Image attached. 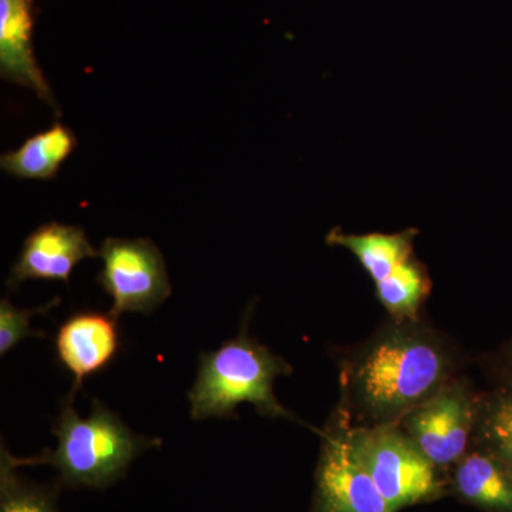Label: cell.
<instances>
[{"mask_svg": "<svg viewBox=\"0 0 512 512\" xmlns=\"http://www.w3.org/2000/svg\"><path fill=\"white\" fill-rule=\"evenodd\" d=\"M57 303H60V298H55L39 308L19 309L8 298H3L0 302V356L8 355L23 339L32 336L46 338L45 333L30 328V320L35 315L49 312Z\"/></svg>", "mask_w": 512, "mask_h": 512, "instance_id": "17", "label": "cell"}, {"mask_svg": "<svg viewBox=\"0 0 512 512\" xmlns=\"http://www.w3.org/2000/svg\"><path fill=\"white\" fill-rule=\"evenodd\" d=\"M338 417L353 456L375 481L390 512L443 494V470L434 466L397 424L352 427L339 414Z\"/></svg>", "mask_w": 512, "mask_h": 512, "instance_id": "4", "label": "cell"}, {"mask_svg": "<svg viewBox=\"0 0 512 512\" xmlns=\"http://www.w3.org/2000/svg\"><path fill=\"white\" fill-rule=\"evenodd\" d=\"M316 504L318 512H390L375 481L353 456L336 413L322 433Z\"/></svg>", "mask_w": 512, "mask_h": 512, "instance_id": "7", "label": "cell"}, {"mask_svg": "<svg viewBox=\"0 0 512 512\" xmlns=\"http://www.w3.org/2000/svg\"><path fill=\"white\" fill-rule=\"evenodd\" d=\"M478 393L470 380L456 376L397 423L440 470L454 467L473 446Z\"/></svg>", "mask_w": 512, "mask_h": 512, "instance_id": "5", "label": "cell"}, {"mask_svg": "<svg viewBox=\"0 0 512 512\" xmlns=\"http://www.w3.org/2000/svg\"><path fill=\"white\" fill-rule=\"evenodd\" d=\"M74 396L67 394L62 402L53 434L55 450L18 464H50L57 468L64 483L73 487H106L123 476L131 461L147 448L158 446L160 440L134 433L99 400H93L92 413L87 419L73 407Z\"/></svg>", "mask_w": 512, "mask_h": 512, "instance_id": "3", "label": "cell"}, {"mask_svg": "<svg viewBox=\"0 0 512 512\" xmlns=\"http://www.w3.org/2000/svg\"><path fill=\"white\" fill-rule=\"evenodd\" d=\"M494 369L497 372L500 384H512V339L500 353L494 362Z\"/></svg>", "mask_w": 512, "mask_h": 512, "instance_id": "18", "label": "cell"}, {"mask_svg": "<svg viewBox=\"0 0 512 512\" xmlns=\"http://www.w3.org/2000/svg\"><path fill=\"white\" fill-rule=\"evenodd\" d=\"M32 28V0H0V73L59 111L33 53Z\"/></svg>", "mask_w": 512, "mask_h": 512, "instance_id": "10", "label": "cell"}, {"mask_svg": "<svg viewBox=\"0 0 512 512\" xmlns=\"http://www.w3.org/2000/svg\"><path fill=\"white\" fill-rule=\"evenodd\" d=\"M87 258H99V251L90 244L82 228L49 222L35 229L23 242L6 285L15 289L30 279H53L69 284L73 269Z\"/></svg>", "mask_w": 512, "mask_h": 512, "instance_id": "8", "label": "cell"}, {"mask_svg": "<svg viewBox=\"0 0 512 512\" xmlns=\"http://www.w3.org/2000/svg\"><path fill=\"white\" fill-rule=\"evenodd\" d=\"M76 147L73 131L56 123L49 130L28 138L18 150L3 154L0 167L3 173L22 180H53Z\"/></svg>", "mask_w": 512, "mask_h": 512, "instance_id": "12", "label": "cell"}, {"mask_svg": "<svg viewBox=\"0 0 512 512\" xmlns=\"http://www.w3.org/2000/svg\"><path fill=\"white\" fill-rule=\"evenodd\" d=\"M454 491L487 512H512V473L484 451H470L453 467Z\"/></svg>", "mask_w": 512, "mask_h": 512, "instance_id": "11", "label": "cell"}, {"mask_svg": "<svg viewBox=\"0 0 512 512\" xmlns=\"http://www.w3.org/2000/svg\"><path fill=\"white\" fill-rule=\"evenodd\" d=\"M451 343L421 319H393L340 365L336 413L352 427L392 426L457 375Z\"/></svg>", "mask_w": 512, "mask_h": 512, "instance_id": "1", "label": "cell"}, {"mask_svg": "<svg viewBox=\"0 0 512 512\" xmlns=\"http://www.w3.org/2000/svg\"><path fill=\"white\" fill-rule=\"evenodd\" d=\"M248 323L247 315L237 338L227 340L217 350L201 353L197 379L188 393L192 419H232L237 417L239 404L251 403L262 416L303 423L278 402L274 393L275 380L292 375V366L252 339Z\"/></svg>", "mask_w": 512, "mask_h": 512, "instance_id": "2", "label": "cell"}, {"mask_svg": "<svg viewBox=\"0 0 512 512\" xmlns=\"http://www.w3.org/2000/svg\"><path fill=\"white\" fill-rule=\"evenodd\" d=\"M471 448L497 458L512 473V384L478 394Z\"/></svg>", "mask_w": 512, "mask_h": 512, "instance_id": "14", "label": "cell"}, {"mask_svg": "<svg viewBox=\"0 0 512 512\" xmlns=\"http://www.w3.org/2000/svg\"><path fill=\"white\" fill-rule=\"evenodd\" d=\"M9 451L2 446V500L0 512H56L52 497L45 491L20 483L13 473Z\"/></svg>", "mask_w": 512, "mask_h": 512, "instance_id": "16", "label": "cell"}, {"mask_svg": "<svg viewBox=\"0 0 512 512\" xmlns=\"http://www.w3.org/2000/svg\"><path fill=\"white\" fill-rule=\"evenodd\" d=\"M417 234L419 232L414 228L397 234L375 232L363 235L345 234L335 228L329 232L326 242L352 252L376 285L413 258V244Z\"/></svg>", "mask_w": 512, "mask_h": 512, "instance_id": "13", "label": "cell"}, {"mask_svg": "<svg viewBox=\"0 0 512 512\" xmlns=\"http://www.w3.org/2000/svg\"><path fill=\"white\" fill-rule=\"evenodd\" d=\"M103 261L97 284L113 298L111 315H151L170 298L171 282L160 249L147 238H106L99 249Z\"/></svg>", "mask_w": 512, "mask_h": 512, "instance_id": "6", "label": "cell"}, {"mask_svg": "<svg viewBox=\"0 0 512 512\" xmlns=\"http://www.w3.org/2000/svg\"><path fill=\"white\" fill-rule=\"evenodd\" d=\"M55 345L60 365L74 379L69 394L76 396L84 380L106 369L119 353L117 319L111 313H74L57 330Z\"/></svg>", "mask_w": 512, "mask_h": 512, "instance_id": "9", "label": "cell"}, {"mask_svg": "<svg viewBox=\"0 0 512 512\" xmlns=\"http://www.w3.org/2000/svg\"><path fill=\"white\" fill-rule=\"evenodd\" d=\"M430 291L429 272L416 256L376 284L377 299L393 319H420L421 306L429 298Z\"/></svg>", "mask_w": 512, "mask_h": 512, "instance_id": "15", "label": "cell"}]
</instances>
